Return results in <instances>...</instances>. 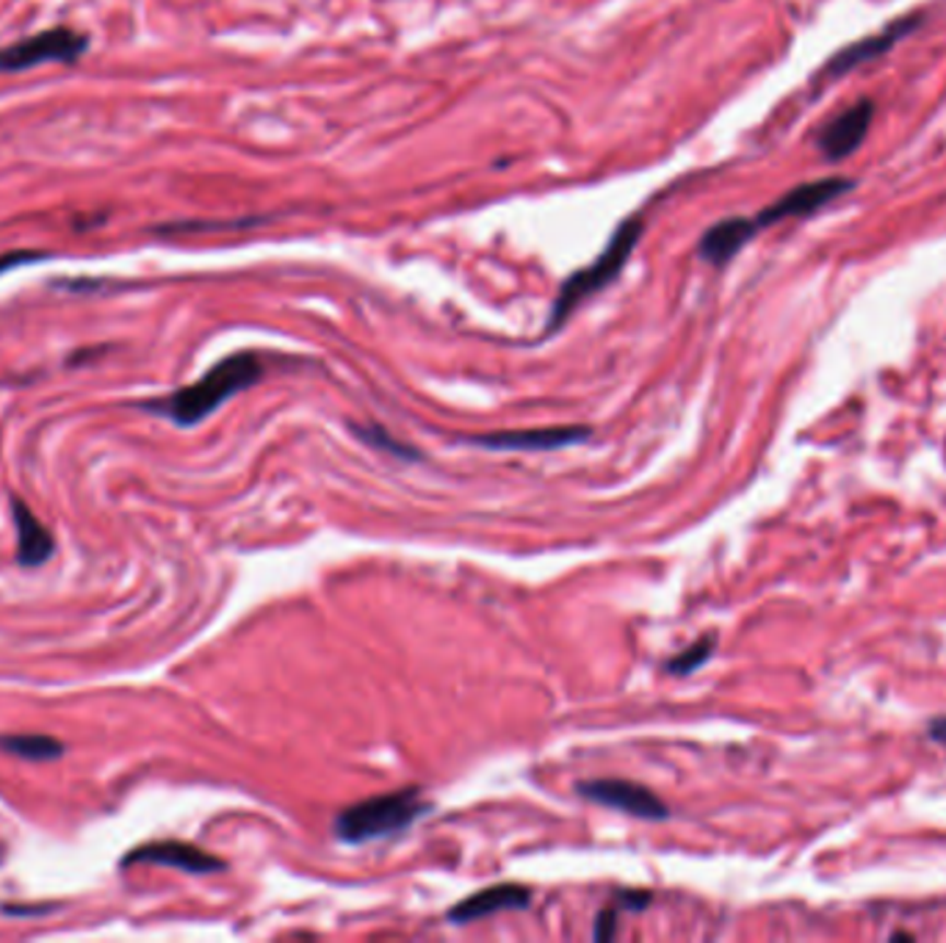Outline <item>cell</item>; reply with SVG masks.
Here are the masks:
<instances>
[{
    "instance_id": "cell-1",
    "label": "cell",
    "mask_w": 946,
    "mask_h": 943,
    "mask_svg": "<svg viewBox=\"0 0 946 943\" xmlns=\"http://www.w3.org/2000/svg\"><path fill=\"white\" fill-rule=\"evenodd\" d=\"M266 374L264 358L258 352H235L219 360L197 382L170 393L166 399L148 401V410L170 418L177 427H197L219 410L224 401L238 396L247 387L258 385Z\"/></svg>"
},
{
    "instance_id": "cell-2",
    "label": "cell",
    "mask_w": 946,
    "mask_h": 943,
    "mask_svg": "<svg viewBox=\"0 0 946 943\" xmlns=\"http://www.w3.org/2000/svg\"><path fill=\"white\" fill-rule=\"evenodd\" d=\"M642 230H645V224H642L640 217H631L626 219V222H620V228L611 233L604 253H600L589 266L573 271V275L559 286L557 300H553L551 305V316H548V324H546V335L557 333V329L584 305V302L593 300L595 293L604 291V288H609L611 282L618 280L620 271L626 269L629 258L634 255L636 244H640Z\"/></svg>"
},
{
    "instance_id": "cell-3",
    "label": "cell",
    "mask_w": 946,
    "mask_h": 943,
    "mask_svg": "<svg viewBox=\"0 0 946 943\" xmlns=\"http://www.w3.org/2000/svg\"><path fill=\"white\" fill-rule=\"evenodd\" d=\"M430 811L432 805L423 800L421 789L418 785H405L399 791L369 798L363 803L343 808L332 822V830L343 843H369L376 841V838L410 830Z\"/></svg>"
},
{
    "instance_id": "cell-4",
    "label": "cell",
    "mask_w": 946,
    "mask_h": 943,
    "mask_svg": "<svg viewBox=\"0 0 946 943\" xmlns=\"http://www.w3.org/2000/svg\"><path fill=\"white\" fill-rule=\"evenodd\" d=\"M89 50V34L54 25L0 47V72H25L39 65H75Z\"/></svg>"
},
{
    "instance_id": "cell-5",
    "label": "cell",
    "mask_w": 946,
    "mask_h": 943,
    "mask_svg": "<svg viewBox=\"0 0 946 943\" xmlns=\"http://www.w3.org/2000/svg\"><path fill=\"white\" fill-rule=\"evenodd\" d=\"M579 794L587 798L589 803L604 805V808H615L620 814H629L634 819L647 822H665L670 819V808L662 798H656L651 789L640 783H631L623 778H598V780H582L576 785Z\"/></svg>"
},
{
    "instance_id": "cell-6",
    "label": "cell",
    "mask_w": 946,
    "mask_h": 943,
    "mask_svg": "<svg viewBox=\"0 0 946 943\" xmlns=\"http://www.w3.org/2000/svg\"><path fill=\"white\" fill-rule=\"evenodd\" d=\"M593 429L573 423V427H540V429H510V432H488L477 438H463L465 443L488 449V452H559L589 440Z\"/></svg>"
},
{
    "instance_id": "cell-7",
    "label": "cell",
    "mask_w": 946,
    "mask_h": 943,
    "mask_svg": "<svg viewBox=\"0 0 946 943\" xmlns=\"http://www.w3.org/2000/svg\"><path fill=\"white\" fill-rule=\"evenodd\" d=\"M853 191V181L846 177H825V181H811V183H799L792 191H786L781 200L772 202L770 208H764L761 213L752 217L756 228L764 230L770 224L783 222V219H799V217H811L819 208H825L828 202H833L841 194Z\"/></svg>"
},
{
    "instance_id": "cell-8",
    "label": "cell",
    "mask_w": 946,
    "mask_h": 943,
    "mask_svg": "<svg viewBox=\"0 0 946 943\" xmlns=\"http://www.w3.org/2000/svg\"><path fill=\"white\" fill-rule=\"evenodd\" d=\"M130 863H155V866H170V869H177V872L195 874V877H202V874H217L227 869L224 866V861L213 858L211 852L200 850V847L186 841L141 843V847H136V850H130L128 855L122 858V866H130Z\"/></svg>"
},
{
    "instance_id": "cell-9",
    "label": "cell",
    "mask_w": 946,
    "mask_h": 943,
    "mask_svg": "<svg viewBox=\"0 0 946 943\" xmlns=\"http://www.w3.org/2000/svg\"><path fill=\"white\" fill-rule=\"evenodd\" d=\"M872 119H875V103L872 101H859L841 114H836L833 119H828L819 128V153L828 161H841L846 155H853L861 147V141H864V136L869 133Z\"/></svg>"
},
{
    "instance_id": "cell-10",
    "label": "cell",
    "mask_w": 946,
    "mask_h": 943,
    "mask_svg": "<svg viewBox=\"0 0 946 943\" xmlns=\"http://www.w3.org/2000/svg\"><path fill=\"white\" fill-rule=\"evenodd\" d=\"M529 903L532 888L521 883H499L465 897L463 903H457L448 910L446 919L452 924H470V921L490 919V916L504 913V910H524L529 908Z\"/></svg>"
},
{
    "instance_id": "cell-11",
    "label": "cell",
    "mask_w": 946,
    "mask_h": 943,
    "mask_svg": "<svg viewBox=\"0 0 946 943\" xmlns=\"http://www.w3.org/2000/svg\"><path fill=\"white\" fill-rule=\"evenodd\" d=\"M759 228L750 217H734L723 219V222L712 224L705 230L698 241V255L700 260L712 266H725L728 260H734L736 255L745 249V244L750 238H756Z\"/></svg>"
},
{
    "instance_id": "cell-12",
    "label": "cell",
    "mask_w": 946,
    "mask_h": 943,
    "mask_svg": "<svg viewBox=\"0 0 946 943\" xmlns=\"http://www.w3.org/2000/svg\"><path fill=\"white\" fill-rule=\"evenodd\" d=\"M12 517L17 528V562L23 568H42L56 554L54 534L28 510L23 499H12Z\"/></svg>"
},
{
    "instance_id": "cell-13",
    "label": "cell",
    "mask_w": 946,
    "mask_h": 943,
    "mask_svg": "<svg viewBox=\"0 0 946 943\" xmlns=\"http://www.w3.org/2000/svg\"><path fill=\"white\" fill-rule=\"evenodd\" d=\"M916 23H919V18L897 20V23L888 25V28L883 31V34L869 36V39H864V42H855V45L846 47L844 54H839L833 61H830V65H828V75H844V72L855 70V67L864 65V61H869V59H875V56L886 54L888 47H891L894 42L900 39V36H906L911 28H916Z\"/></svg>"
},
{
    "instance_id": "cell-14",
    "label": "cell",
    "mask_w": 946,
    "mask_h": 943,
    "mask_svg": "<svg viewBox=\"0 0 946 943\" xmlns=\"http://www.w3.org/2000/svg\"><path fill=\"white\" fill-rule=\"evenodd\" d=\"M0 750L25 758V761L45 764L65 756V744L54 736H42V733H9V736H0Z\"/></svg>"
},
{
    "instance_id": "cell-15",
    "label": "cell",
    "mask_w": 946,
    "mask_h": 943,
    "mask_svg": "<svg viewBox=\"0 0 946 943\" xmlns=\"http://www.w3.org/2000/svg\"><path fill=\"white\" fill-rule=\"evenodd\" d=\"M349 427H352V432L358 434L363 443H369L376 452H385L388 457L396 459H421V454H418L412 445L396 440L394 434L385 427H379V423H349Z\"/></svg>"
},
{
    "instance_id": "cell-16",
    "label": "cell",
    "mask_w": 946,
    "mask_h": 943,
    "mask_svg": "<svg viewBox=\"0 0 946 943\" xmlns=\"http://www.w3.org/2000/svg\"><path fill=\"white\" fill-rule=\"evenodd\" d=\"M714 648H717V637L698 639V642L689 644L687 651H681L665 664V673L676 675V678H687V675H692L694 670H700L714 656Z\"/></svg>"
},
{
    "instance_id": "cell-17",
    "label": "cell",
    "mask_w": 946,
    "mask_h": 943,
    "mask_svg": "<svg viewBox=\"0 0 946 943\" xmlns=\"http://www.w3.org/2000/svg\"><path fill=\"white\" fill-rule=\"evenodd\" d=\"M618 908L600 910L598 919H595V938H598V941H611V938H615V932H618Z\"/></svg>"
},
{
    "instance_id": "cell-18",
    "label": "cell",
    "mask_w": 946,
    "mask_h": 943,
    "mask_svg": "<svg viewBox=\"0 0 946 943\" xmlns=\"http://www.w3.org/2000/svg\"><path fill=\"white\" fill-rule=\"evenodd\" d=\"M39 253H9V255H0V271H7V266L14 264H28V260H39Z\"/></svg>"
},
{
    "instance_id": "cell-19",
    "label": "cell",
    "mask_w": 946,
    "mask_h": 943,
    "mask_svg": "<svg viewBox=\"0 0 946 943\" xmlns=\"http://www.w3.org/2000/svg\"><path fill=\"white\" fill-rule=\"evenodd\" d=\"M927 736L933 738L935 744H944V747H946V717H935V720L930 722Z\"/></svg>"
}]
</instances>
